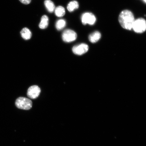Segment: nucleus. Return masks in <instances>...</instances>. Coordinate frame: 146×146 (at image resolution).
I'll return each instance as SVG.
<instances>
[{
    "label": "nucleus",
    "mask_w": 146,
    "mask_h": 146,
    "mask_svg": "<svg viewBox=\"0 0 146 146\" xmlns=\"http://www.w3.org/2000/svg\"><path fill=\"white\" fill-rule=\"evenodd\" d=\"M77 35L76 33L70 29H66L63 32L62 35V38L64 42L70 43L76 39Z\"/></svg>",
    "instance_id": "4"
},
{
    "label": "nucleus",
    "mask_w": 146,
    "mask_h": 146,
    "mask_svg": "<svg viewBox=\"0 0 146 146\" xmlns=\"http://www.w3.org/2000/svg\"><path fill=\"white\" fill-rule=\"evenodd\" d=\"M44 5L47 10L50 13L53 12L55 9L54 3L50 0H45Z\"/></svg>",
    "instance_id": "11"
},
{
    "label": "nucleus",
    "mask_w": 146,
    "mask_h": 146,
    "mask_svg": "<svg viewBox=\"0 0 146 146\" xmlns=\"http://www.w3.org/2000/svg\"><path fill=\"white\" fill-rule=\"evenodd\" d=\"M88 50V46L85 43H81L74 46L72 49L74 53L78 55H81L86 53Z\"/></svg>",
    "instance_id": "6"
},
{
    "label": "nucleus",
    "mask_w": 146,
    "mask_h": 146,
    "mask_svg": "<svg viewBox=\"0 0 146 146\" xmlns=\"http://www.w3.org/2000/svg\"><path fill=\"white\" fill-rule=\"evenodd\" d=\"M40 92L41 89L37 86H32L28 89L27 95L29 98L35 99L38 97Z\"/></svg>",
    "instance_id": "7"
},
{
    "label": "nucleus",
    "mask_w": 146,
    "mask_h": 146,
    "mask_svg": "<svg viewBox=\"0 0 146 146\" xmlns=\"http://www.w3.org/2000/svg\"><path fill=\"white\" fill-rule=\"evenodd\" d=\"M132 29L134 31L138 33H141L146 30V21L142 18L135 20Z\"/></svg>",
    "instance_id": "3"
},
{
    "label": "nucleus",
    "mask_w": 146,
    "mask_h": 146,
    "mask_svg": "<svg viewBox=\"0 0 146 146\" xmlns=\"http://www.w3.org/2000/svg\"><path fill=\"white\" fill-rule=\"evenodd\" d=\"M55 14L58 17H63L65 14V8L61 6L56 7L54 10Z\"/></svg>",
    "instance_id": "13"
},
{
    "label": "nucleus",
    "mask_w": 146,
    "mask_h": 146,
    "mask_svg": "<svg viewBox=\"0 0 146 146\" xmlns=\"http://www.w3.org/2000/svg\"><path fill=\"white\" fill-rule=\"evenodd\" d=\"M21 34L22 37L25 40L30 39L32 36L31 32L27 27H25L22 30Z\"/></svg>",
    "instance_id": "9"
},
{
    "label": "nucleus",
    "mask_w": 146,
    "mask_h": 146,
    "mask_svg": "<svg viewBox=\"0 0 146 146\" xmlns=\"http://www.w3.org/2000/svg\"><path fill=\"white\" fill-rule=\"evenodd\" d=\"M66 25V22L63 19H60L56 21V27L57 30L60 31L64 28Z\"/></svg>",
    "instance_id": "14"
},
{
    "label": "nucleus",
    "mask_w": 146,
    "mask_h": 146,
    "mask_svg": "<svg viewBox=\"0 0 146 146\" xmlns=\"http://www.w3.org/2000/svg\"><path fill=\"white\" fill-rule=\"evenodd\" d=\"M143 1L146 3V0H143Z\"/></svg>",
    "instance_id": "16"
},
{
    "label": "nucleus",
    "mask_w": 146,
    "mask_h": 146,
    "mask_svg": "<svg viewBox=\"0 0 146 146\" xmlns=\"http://www.w3.org/2000/svg\"><path fill=\"white\" fill-rule=\"evenodd\" d=\"M49 24V18L46 15L42 16L41 21L39 24L40 28L42 29H46L48 27Z\"/></svg>",
    "instance_id": "10"
},
{
    "label": "nucleus",
    "mask_w": 146,
    "mask_h": 146,
    "mask_svg": "<svg viewBox=\"0 0 146 146\" xmlns=\"http://www.w3.org/2000/svg\"><path fill=\"white\" fill-rule=\"evenodd\" d=\"M119 21L124 29L131 30L135 21L134 16L131 11L124 10L120 13L119 16Z\"/></svg>",
    "instance_id": "1"
},
{
    "label": "nucleus",
    "mask_w": 146,
    "mask_h": 146,
    "mask_svg": "<svg viewBox=\"0 0 146 146\" xmlns=\"http://www.w3.org/2000/svg\"><path fill=\"white\" fill-rule=\"evenodd\" d=\"M101 36V34L100 32L95 31L89 35V40L91 43H96L99 40Z\"/></svg>",
    "instance_id": "8"
},
{
    "label": "nucleus",
    "mask_w": 146,
    "mask_h": 146,
    "mask_svg": "<svg viewBox=\"0 0 146 146\" xmlns=\"http://www.w3.org/2000/svg\"><path fill=\"white\" fill-rule=\"evenodd\" d=\"M15 105L18 108L29 110L32 108V102L28 98L19 97L16 100Z\"/></svg>",
    "instance_id": "2"
},
{
    "label": "nucleus",
    "mask_w": 146,
    "mask_h": 146,
    "mask_svg": "<svg viewBox=\"0 0 146 146\" xmlns=\"http://www.w3.org/2000/svg\"><path fill=\"white\" fill-rule=\"evenodd\" d=\"M22 3L25 5H28L30 3L31 0H19Z\"/></svg>",
    "instance_id": "15"
},
{
    "label": "nucleus",
    "mask_w": 146,
    "mask_h": 146,
    "mask_svg": "<svg viewBox=\"0 0 146 146\" xmlns=\"http://www.w3.org/2000/svg\"><path fill=\"white\" fill-rule=\"evenodd\" d=\"M82 23L83 25H94L95 23L96 18L95 16L91 13L86 12L82 15L81 17Z\"/></svg>",
    "instance_id": "5"
},
{
    "label": "nucleus",
    "mask_w": 146,
    "mask_h": 146,
    "mask_svg": "<svg viewBox=\"0 0 146 146\" xmlns=\"http://www.w3.org/2000/svg\"><path fill=\"white\" fill-rule=\"evenodd\" d=\"M79 8V4L78 2L76 1H72L68 3L67 6V10L69 12L74 11Z\"/></svg>",
    "instance_id": "12"
}]
</instances>
